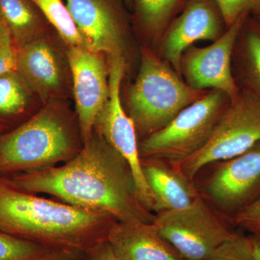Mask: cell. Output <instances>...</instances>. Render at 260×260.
Wrapping results in <instances>:
<instances>
[{
    "label": "cell",
    "instance_id": "cell-12",
    "mask_svg": "<svg viewBox=\"0 0 260 260\" xmlns=\"http://www.w3.org/2000/svg\"><path fill=\"white\" fill-rule=\"evenodd\" d=\"M65 4L85 49L109 55L121 52L119 23L107 0H65Z\"/></svg>",
    "mask_w": 260,
    "mask_h": 260
},
{
    "label": "cell",
    "instance_id": "cell-17",
    "mask_svg": "<svg viewBox=\"0 0 260 260\" xmlns=\"http://www.w3.org/2000/svg\"><path fill=\"white\" fill-rule=\"evenodd\" d=\"M30 0H0V19L9 28L19 47L30 41L39 24Z\"/></svg>",
    "mask_w": 260,
    "mask_h": 260
},
{
    "label": "cell",
    "instance_id": "cell-10",
    "mask_svg": "<svg viewBox=\"0 0 260 260\" xmlns=\"http://www.w3.org/2000/svg\"><path fill=\"white\" fill-rule=\"evenodd\" d=\"M221 162L205 191L215 205L236 215L260 196V143Z\"/></svg>",
    "mask_w": 260,
    "mask_h": 260
},
{
    "label": "cell",
    "instance_id": "cell-29",
    "mask_svg": "<svg viewBox=\"0 0 260 260\" xmlns=\"http://www.w3.org/2000/svg\"><path fill=\"white\" fill-rule=\"evenodd\" d=\"M249 238L252 251L253 256L255 260H260V235L251 234Z\"/></svg>",
    "mask_w": 260,
    "mask_h": 260
},
{
    "label": "cell",
    "instance_id": "cell-4",
    "mask_svg": "<svg viewBox=\"0 0 260 260\" xmlns=\"http://www.w3.org/2000/svg\"><path fill=\"white\" fill-rule=\"evenodd\" d=\"M205 94L181 81L167 64L147 53L130 90L129 116L137 131L150 135Z\"/></svg>",
    "mask_w": 260,
    "mask_h": 260
},
{
    "label": "cell",
    "instance_id": "cell-13",
    "mask_svg": "<svg viewBox=\"0 0 260 260\" xmlns=\"http://www.w3.org/2000/svg\"><path fill=\"white\" fill-rule=\"evenodd\" d=\"M107 241L122 260H185L153 223L117 222Z\"/></svg>",
    "mask_w": 260,
    "mask_h": 260
},
{
    "label": "cell",
    "instance_id": "cell-27",
    "mask_svg": "<svg viewBox=\"0 0 260 260\" xmlns=\"http://www.w3.org/2000/svg\"><path fill=\"white\" fill-rule=\"evenodd\" d=\"M85 260H122L107 240L95 244L84 252Z\"/></svg>",
    "mask_w": 260,
    "mask_h": 260
},
{
    "label": "cell",
    "instance_id": "cell-22",
    "mask_svg": "<svg viewBox=\"0 0 260 260\" xmlns=\"http://www.w3.org/2000/svg\"><path fill=\"white\" fill-rule=\"evenodd\" d=\"M208 260H255L249 238L237 235L220 246Z\"/></svg>",
    "mask_w": 260,
    "mask_h": 260
},
{
    "label": "cell",
    "instance_id": "cell-14",
    "mask_svg": "<svg viewBox=\"0 0 260 260\" xmlns=\"http://www.w3.org/2000/svg\"><path fill=\"white\" fill-rule=\"evenodd\" d=\"M220 32L213 8L205 0H194L169 30L164 42V54L179 71L185 49L198 41L217 40Z\"/></svg>",
    "mask_w": 260,
    "mask_h": 260
},
{
    "label": "cell",
    "instance_id": "cell-9",
    "mask_svg": "<svg viewBox=\"0 0 260 260\" xmlns=\"http://www.w3.org/2000/svg\"><path fill=\"white\" fill-rule=\"evenodd\" d=\"M68 57L73 76L80 136L84 145L91 138L97 116L109 95L107 68L99 53L85 47H70Z\"/></svg>",
    "mask_w": 260,
    "mask_h": 260
},
{
    "label": "cell",
    "instance_id": "cell-20",
    "mask_svg": "<svg viewBox=\"0 0 260 260\" xmlns=\"http://www.w3.org/2000/svg\"><path fill=\"white\" fill-rule=\"evenodd\" d=\"M49 249L42 244L0 232V260H28Z\"/></svg>",
    "mask_w": 260,
    "mask_h": 260
},
{
    "label": "cell",
    "instance_id": "cell-1",
    "mask_svg": "<svg viewBox=\"0 0 260 260\" xmlns=\"http://www.w3.org/2000/svg\"><path fill=\"white\" fill-rule=\"evenodd\" d=\"M5 178L24 191L50 195L121 223L155 220L140 201L129 166L95 130L79 153L63 165Z\"/></svg>",
    "mask_w": 260,
    "mask_h": 260
},
{
    "label": "cell",
    "instance_id": "cell-19",
    "mask_svg": "<svg viewBox=\"0 0 260 260\" xmlns=\"http://www.w3.org/2000/svg\"><path fill=\"white\" fill-rule=\"evenodd\" d=\"M70 47H84L83 39L62 0H30Z\"/></svg>",
    "mask_w": 260,
    "mask_h": 260
},
{
    "label": "cell",
    "instance_id": "cell-18",
    "mask_svg": "<svg viewBox=\"0 0 260 260\" xmlns=\"http://www.w3.org/2000/svg\"><path fill=\"white\" fill-rule=\"evenodd\" d=\"M28 88L17 71L0 76V119L23 114L28 104Z\"/></svg>",
    "mask_w": 260,
    "mask_h": 260
},
{
    "label": "cell",
    "instance_id": "cell-21",
    "mask_svg": "<svg viewBox=\"0 0 260 260\" xmlns=\"http://www.w3.org/2000/svg\"><path fill=\"white\" fill-rule=\"evenodd\" d=\"M179 0H136L142 20L150 28L161 27Z\"/></svg>",
    "mask_w": 260,
    "mask_h": 260
},
{
    "label": "cell",
    "instance_id": "cell-24",
    "mask_svg": "<svg viewBox=\"0 0 260 260\" xmlns=\"http://www.w3.org/2000/svg\"><path fill=\"white\" fill-rule=\"evenodd\" d=\"M234 222L251 234L260 235V196L236 214Z\"/></svg>",
    "mask_w": 260,
    "mask_h": 260
},
{
    "label": "cell",
    "instance_id": "cell-8",
    "mask_svg": "<svg viewBox=\"0 0 260 260\" xmlns=\"http://www.w3.org/2000/svg\"><path fill=\"white\" fill-rule=\"evenodd\" d=\"M110 57L109 95L97 116L94 130L124 159L134 177L140 201L147 210L153 212V197L143 173L136 128L134 121L126 114L121 102V83L125 62L121 52L112 54Z\"/></svg>",
    "mask_w": 260,
    "mask_h": 260
},
{
    "label": "cell",
    "instance_id": "cell-2",
    "mask_svg": "<svg viewBox=\"0 0 260 260\" xmlns=\"http://www.w3.org/2000/svg\"><path fill=\"white\" fill-rule=\"evenodd\" d=\"M112 217L19 189L0 176V232L49 249L85 252L107 240Z\"/></svg>",
    "mask_w": 260,
    "mask_h": 260
},
{
    "label": "cell",
    "instance_id": "cell-5",
    "mask_svg": "<svg viewBox=\"0 0 260 260\" xmlns=\"http://www.w3.org/2000/svg\"><path fill=\"white\" fill-rule=\"evenodd\" d=\"M259 143L260 98L250 93L239 94L224 109L204 146L172 165L192 181L207 165L237 157Z\"/></svg>",
    "mask_w": 260,
    "mask_h": 260
},
{
    "label": "cell",
    "instance_id": "cell-11",
    "mask_svg": "<svg viewBox=\"0 0 260 260\" xmlns=\"http://www.w3.org/2000/svg\"><path fill=\"white\" fill-rule=\"evenodd\" d=\"M244 17V13L212 45L201 49L193 48L187 53L184 59V69L189 86L199 90L215 88L226 94L232 100L238 96L231 60Z\"/></svg>",
    "mask_w": 260,
    "mask_h": 260
},
{
    "label": "cell",
    "instance_id": "cell-16",
    "mask_svg": "<svg viewBox=\"0 0 260 260\" xmlns=\"http://www.w3.org/2000/svg\"><path fill=\"white\" fill-rule=\"evenodd\" d=\"M17 72L46 99L60 88L61 70L55 51L45 41L30 40L18 47Z\"/></svg>",
    "mask_w": 260,
    "mask_h": 260
},
{
    "label": "cell",
    "instance_id": "cell-26",
    "mask_svg": "<svg viewBox=\"0 0 260 260\" xmlns=\"http://www.w3.org/2000/svg\"><path fill=\"white\" fill-rule=\"evenodd\" d=\"M246 49L253 74L260 87V34H249L246 40Z\"/></svg>",
    "mask_w": 260,
    "mask_h": 260
},
{
    "label": "cell",
    "instance_id": "cell-3",
    "mask_svg": "<svg viewBox=\"0 0 260 260\" xmlns=\"http://www.w3.org/2000/svg\"><path fill=\"white\" fill-rule=\"evenodd\" d=\"M80 147L60 112L51 107L0 135V176L9 177L56 167L74 158Z\"/></svg>",
    "mask_w": 260,
    "mask_h": 260
},
{
    "label": "cell",
    "instance_id": "cell-23",
    "mask_svg": "<svg viewBox=\"0 0 260 260\" xmlns=\"http://www.w3.org/2000/svg\"><path fill=\"white\" fill-rule=\"evenodd\" d=\"M18 48L9 28L0 19V76L17 71Z\"/></svg>",
    "mask_w": 260,
    "mask_h": 260
},
{
    "label": "cell",
    "instance_id": "cell-28",
    "mask_svg": "<svg viewBox=\"0 0 260 260\" xmlns=\"http://www.w3.org/2000/svg\"><path fill=\"white\" fill-rule=\"evenodd\" d=\"M28 260H85L83 252L67 250V249H51L40 255Z\"/></svg>",
    "mask_w": 260,
    "mask_h": 260
},
{
    "label": "cell",
    "instance_id": "cell-6",
    "mask_svg": "<svg viewBox=\"0 0 260 260\" xmlns=\"http://www.w3.org/2000/svg\"><path fill=\"white\" fill-rule=\"evenodd\" d=\"M224 93L216 90L188 106L167 126L148 135L139 145L141 159L177 164L204 146L224 109Z\"/></svg>",
    "mask_w": 260,
    "mask_h": 260
},
{
    "label": "cell",
    "instance_id": "cell-25",
    "mask_svg": "<svg viewBox=\"0 0 260 260\" xmlns=\"http://www.w3.org/2000/svg\"><path fill=\"white\" fill-rule=\"evenodd\" d=\"M224 20L232 25L240 15L249 8L259 5L260 0H216Z\"/></svg>",
    "mask_w": 260,
    "mask_h": 260
},
{
    "label": "cell",
    "instance_id": "cell-15",
    "mask_svg": "<svg viewBox=\"0 0 260 260\" xmlns=\"http://www.w3.org/2000/svg\"><path fill=\"white\" fill-rule=\"evenodd\" d=\"M141 162L153 194L154 213L183 209L200 198L191 181L174 167H168L164 160L144 158L141 159Z\"/></svg>",
    "mask_w": 260,
    "mask_h": 260
},
{
    "label": "cell",
    "instance_id": "cell-7",
    "mask_svg": "<svg viewBox=\"0 0 260 260\" xmlns=\"http://www.w3.org/2000/svg\"><path fill=\"white\" fill-rule=\"evenodd\" d=\"M153 223L185 260H208L237 235L220 221L201 197L183 209L156 214Z\"/></svg>",
    "mask_w": 260,
    "mask_h": 260
},
{
    "label": "cell",
    "instance_id": "cell-30",
    "mask_svg": "<svg viewBox=\"0 0 260 260\" xmlns=\"http://www.w3.org/2000/svg\"><path fill=\"white\" fill-rule=\"evenodd\" d=\"M2 133H3V129H1V128H0V135H2Z\"/></svg>",
    "mask_w": 260,
    "mask_h": 260
}]
</instances>
